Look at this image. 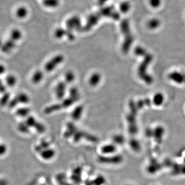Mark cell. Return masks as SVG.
Masks as SVG:
<instances>
[{
	"instance_id": "1",
	"label": "cell",
	"mask_w": 185,
	"mask_h": 185,
	"mask_svg": "<svg viewBox=\"0 0 185 185\" xmlns=\"http://www.w3.org/2000/svg\"><path fill=\"white\" fill-rule=\"evenodd\" d=\"M168 78L171 81L177 84H185V74L182 71H174L168 75Z\"/></svg>"
},
{
	"instance_id": "2",
	"label": "cell",
	"mask_w": 185,
	"mask_h": 185,
	"mask_svg": "<svg viewBox=\"0 0 185 185\" xmlns=\"http://www.w3.org/2000/svg\"><path fill=\"white\" fill-rule=\"evenodd\" d=\"M123 157L121 155H117L111 157L100 156L98 158L99 162L103 164H118L121 163Z\"/></svg>"
},
{
	"instance_id": "3",
	"label": "cell",
	"mask_w": 185,
	"mask_h": 185,
	"mask_svg": "<svg viewBox=\"0 0 185 185\" xmlns=\"http://www.w3.org/2000/svg\"><path fill=\"white\" fill-rule=\"evenodd\" d=\"M15 16L19 19H24L29 14V9L26 6H20L15 10Z\"/></svg>"
},
{
	"instance_id": "4",
	"label": "cell",
	"mask_w": 185,
	"mask_h": 185,
	"mask_svg": "<svg viewBox=\"0 0 185 185\" xmlns=\"http://www.w3.org/2000/svg\"><path fill=\"white\" fill-rule=\"evenodd\" d=\"M67 27L69 29H75L80 26V19L77 16H73L67 20Z\"/></svg>"
},
{
	"instance_id": "5",
	"label": "cell",
	"mask_w": 185,
	"mask_h": 185,
	"mask_svg": "<svg viewBox=\"0 0 185 185\" xmlns=\"http://www.w3.org/2000/svg\"><path fill=\"white\" fill-rule=\"evenodd\" d=\"M63 58L61 56H58L55 57L54 59H52L50 62L47 63L45 66V69H46L47 71H52L53 69H54L56 66V64H58L59 63L61 62V61H62Z\"/></svg>"
},
{
	"instance_id": "6",
	"label": "cell",
	"mask_w": 185,
	"mask_h": 185,
	"mask_svg": "<svg viewBox=\"0 0 185 185\" xmlns=\"http://www.w3.org/2000/svg\"><path fill=\"white\" fill-rule=\"evenodd\" d=\"M132 5L129 1H124L119 5V10L120 13L126 14L130 10Z\"/></svg>"
},
{
	"instance_id": "7",
	"label": "cell",
	"mask_w": 185,
	"mask_h": 185,
	"mask_svg": "<svg viewBox=\"0 0 185 185\" xmlns=\"http://www.w3.org/2000/svg\"><path fill=\"white\" fill-rule=\"evenodd\" d=\"M161 21L158 18H152L149 20L147 23V26L150 29H156L161 26Z\"/></svg>"
},
{
	"instance_id": "8",
	"label": "cell",
	"mask_w": 185,
	"mask_h": 185,
	"mask_svg": "<svg viewBox=\"0 0 185 185\" xmlns=\"http://www.w3.org/2000/svg\"><path fill=\"white\" fill-rule=\"evenodd\" d=\"M101 150L104 154H111L116 151V147L114 144H106L102 147Z\"/></svg>"
},
{
	"instance_id": "9",
	"label": "cell",
	"mask_w": 185,
	"mask_h": 185,
	"mask_svg": "<svg viewBox=\"0 0 185 185\" xmlns=\"http://www.w3.org/2000/svg\"><path fill=\"white\" fill-rule=\"evenodd\" d=\"M55 154V151L52 149H47L43 151L41 153V156L44 159H50L54 156Z\"/></svg>"
},
{
	"instance_id": "10",
	"label": "cell",
	"mask_w": 185,
	"mask_h": 185,
	"mask_svg": "<svg viewBox=\"0 0 185 185\" xmlns=\"http://www.w3.org/2000/svg\"><path fill=\"white\" fill-rule=\"evenodd\" d=\"M44 6L47 8H56L59 5V0H43Z\"/></svg>"
},
{
	"instance_id": "11",
	"label": "cell",
	"mask_w": 185,
	"mask_h": 185,
	"mask_svg": "<svg viewBox=\"0 0 185 185\" xmlns=\"http://www.w3.org/2000/svg\"><path fill=\"white\" fill-rule=\"evenodd\" d=\"M164 96L161 93H157L154 96L153 102L154 104L157 106H161L163 104L165 100Z\"/></svg>"
},
{
	"instance_id": "12",
	"label": "cell",
	"mask_w": 185,
	"mask_h": 185,
	"mask_svg": "<svg viewBox=\"0 0 185 185\" xmlns=\"http://www.w3.org/2000/svg\"><path fill=\"white\" fill-rule=\"evenodd\" d=\"M81 169L80 168L78 167L74 170L73 175L72 176V179L74 181L79 183L81 182Z\"/></svg>"
},
{
	"instance_id": "13",
	"label": "cell",
	"mask_w": 185,
	"mask_h": 185,
	"mask_svg": "<svg viewBox=\"0 0 185 185\" xmlns=\"http://www.w3.org/2000/svg\"><path fill=\"white\" fill-rule=\"evenodd\" d=\"M99 19V15L96 14H91L88 19V26H92L95 25L97 22L98 19Z\"/></svg>"
},
{
	"instance_id": "14",
	"label": "cell",
	"mask_w": 185,
	"mask_h": 185,
	"mask_svg": "<svg viewBox=\"0 0 185 185\" xmlns=\"http://www.w3.org/2000/svg\"><path fill=\"white\" fill-rule=\"evenodd\" d=\"M43 78V74L40 71H37L31 77V81L34 84H38Z\"/></svg>"
},
{
	"instance_id": "15",
	"label": "cell",
	"mask_w": 185,
	"mask_h": 185,
	"mask_svg": "<svg viewBox=\"0 0 185 185\" xmlns=\"http://www.w3.org/2000/svg\"><path fill=\"white\" fill-rule=\"evenodd\" d=\"M129 144H130L131 148L135 151H139L140 150V144L136 139H131Z\"/></svg>"
},
{
	"instance_id": "16",
	"label": "cell",
	"mask_w": 185,
	"mask_h": 185,
	"mask_svg": "<svg viewBox=\"0 0 185 185\" xmlns=\"http://www.w3.org/2000/svg\"><path fill=\"white\" fill-rule=\"evenodd\" d=\"M21 36H22V33L19 29H14L12 30L11 32V38L13 40H18L19 39H20Z\"/></svg>"
},
{
	"instance_id": "17",
	"label": "cell",
	"mask_w": 185,
	"mask_h": 185,
	"mask_svg": "<svg viewBox=\"0 0 185 185\" xmlns=\"http://www.w3.org/2000/svg\"><path fill=\"white\" fill-rule=\"evenodd\" d=\"M149 5L153 8L156 9L161 6L162 1L161 0H148Z\"/></svg>"
},
{
	"instance_id": "18",
	"label": "cell",
	"mask_w": 185,
	"mask_h": 185,
	"mask_svg": "<svg viewBox=\"0 0 185 185\" xmlns=\"http://www.w3.org/2000/svg\"><path fill=\"white\" fill-rule=\"evenodd\" d=\"M124 137L120 135H116L113 137V141L118 144H122L124 142Z\"/></svg>"
},
{
	"instance_id": "19",
	"label": "cell",
	"mask_w": 185,
	"mask_h": 185,
	"mask_svg": "<svg viewBox=\"0 0 185 185\" xmlns=\"http://www.w3.org/2000/svg\"><path fill=\"white\" fill-rule=\"evenodd\" d=\"M105 182H106V180L104 179V178L102 176H99L94 180L93 181V185H104V184L105 183Z\"/></svg>"
},
{
	"instance_id": "20",
	"label": "cell",
	"mask_w": 185,
	"mask_h": 185,
	"mask_svg": "<svg viewBox=\"0 0 185 185\" xmlns=\"http://www.w3.org/2000/svg\"><path fill=\"white\" fill-rule=\"evenodd\" d=\"M82 113L81 108H78L73 112L72 114V117L75 120H78L81 116Z\"/></svg>"
},
{
	"instance_id": "21",
	"label": "cell",
	"mask_w": 185,
	"mask_h": 185,
	"mask_svg": "<svg viewBox=\"0 0 185 185\" xmlns=\"http://www.w3.org/2000/svg\"><path fill=\"white\" fill-rule=\"evenodd\" d=\"M84 136H85V133H84L78 132L76 133L74 137V141L76 142H78L81 138L82 137L84 138Z\"/></svg>"
},
{
	"instance_id": "22",
	"label": "cell",
	"mask_w": 185,
	"mask_h": 185,
	"mask_svg": "<svg viewBox=\"0 0 185 185\" xmlns=\"http://www.w3.org/2000/svg\"><path fill=\"white\" fill-rule=\"evenodd\" d=\"M100 76L97 74H96L92 77L91 80H90V82L92 85H96L97 84L98 82L99 81Z\"/></svg>"
},
{
	"instance_id": "23",
	"label": "cell",
	"mask_w": 185,
	"mask_h": 185,
	"mask_svg": "<svg viewBox=\"0 0 185 185\" xmlns=\"http://www.w3.org/2000/svg\"><path fill=\"white\" fill-rule=\"evenodd\" d=\"M7 82L8 83V85L10 86H13L16 84V78L12 76H9L7 78Z\"/></svg>"
},
{
	"instance_id": "24",
	"label": "cell",
	"mask_w": 185,
	"mask_h": 185,
	"mask_svg": "<svg viewBox=\"0 0 185 185\" xmlns=\"http://www.w3.org/2000/svg\"><path fill=\"white\" fill-rule=\"evenodd\" d=\"M7 148L5 144H0V155H3L6 153Z\"/></svg>"
},
{
	"instance_id": "25",
	"label": "cell",
	"mask_w": 185,
	"mask_h": 185,
	"mask_svg": "<svg viewBox=\"0 0 185 185\" xmlns=\"http://www.w3.org/2000/svg\"><path fill=\"white\" fill-rule=\"evenodd\" d=\"M110 0H97L98 4L101 6H104V5H105Z\"/></svg>"
},
{
	"instance_id": "26",
	"label": "cell",
	"mask_w": 185,
	"mask_h": 185,
	"mask_svg": "<svg viewBox=\"0 0 185 185\" xmlns=\"http://www.w3.org/2000/svg\"><path fill=\"white\" fill-rule=\"evenodd\" d=\"M0 41H1V38H0Z\"/></svg>"
}]
</instances>
